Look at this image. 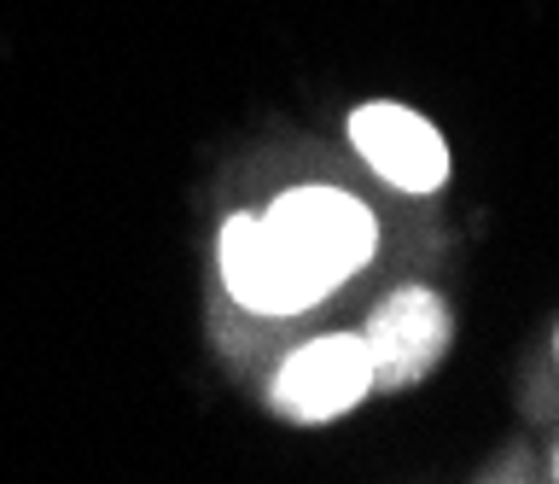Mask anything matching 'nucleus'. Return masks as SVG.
Returning <instances> with one entry per match:
<instances>
[{
  "label": "nucleus",
  "instance_id": "5",
  "mask_svg": "<svg viewBox=\"0 0 559 484\" xmlns=\"http://www.w3.org/2000/svg\"><path fill=\"white\" fill-rule=\"evenodd\" d=\"M349 146L396 193H437L449 181V146L437 123L414 106H396V99H367L349 111Z\"/></svg>",
  "mask_w": 559,
  "mask_h": 484
},
{
  "label": "nucleus",
  "instance_id": "4",
  "mask_svg": "<svg viewBox=\"0 0 559 484\" xmlns=\"http://www.w3.org/2000/svg\"><path fill=\"white\" fill-rule=\"evenodd\" d=\"M449 304L431 286H396L361 327L367 362H373V391H402L414 379H426L437 368V356L449 351Z\"/></svg>",
  "mask_w": 559,
  "mask_h": 484
},
{
  "label": "nucleus",
  "instance_id": "3",
  "mask_svg": "<svg viewBox=\"0 0 559 484\" xmlns=\"http://www.w3.org/2000/svg\"><path fill=\"white\" fill-rule=\"evenodd\" d=\"M367 391H373V362H367L361 333H321L280 362L269 403L297 426H321L349 414Z\"/></svg>",
  "mask_w": 559,
  "mask_h": 484
},
{
  "label": "nucleus",
  "instance_id": "7",
  "mask_svg": "<svg viewBox=\"0 0 559 484\" xmlns=\"http://www.w3.org/2000/svg\"><path fill=\"white\" fill-rule=\"evenodd\" d=\"M554 344H559V339H554Z\"/></svg>",
  "mask_w": 559,
  "mask_h": 484
},
{
  "label": "nucleus",
  "instance_id": "2",
  "mask_svg": "<svg viewBox=\"0 0 559 484\" xmlns=\"http://www.w3.org/2000/svg\"><path fill=\"white\" fill-rule=\"evenodd\" d=\"M216 257H222L227 292L257 316H297V309L321 304L332 292L262 216H227Z\"/></svg>",
  "mask_w": 559,
  "mask_h": 484
},
{
  "label": "nucleus",
  "instance_id": "6",
  "mask_svg": "<svg viewBox=\"0 0 559 484\" xmlns=\"http://www.w3.org/2000/svg\"><path fill=\"white\" fill-rule=\"evenodd\" d=\"M554 467H559V461H554Z\"/></svg>",
  "mask_w": 559,
  "mask_h": 484
},
{
  "label": "nucleus",
  "instance_id": "1",
  "mask_svg": "<svg viewBox=\"0 0 559 484\" xmlns=\"http://www.w3.org/2000/svg\"><path fill=\"white\" fill-rule=\"evenodd\" d=\"M262 222H269L326 286H344L356 269H367L373 263V246H379L373 211H367L361 199L338 193V187H314V181L280 193L269 211H262Z\"/></svg>",
  "mask_w": 559,
  "mask_h": 484
}]
</instances>
